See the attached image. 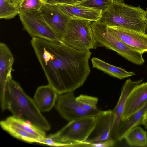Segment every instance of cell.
Instances as JSON below:
<instances>
[{"label":"cell","mask_w":147,"mask_h":147,"mask_svg":"<svg viewBox=\"0 0 147 147\" xmlns=\"http://www.w3.org/2000/svg\"><path fill=\"white\" fill-rule=\"evenodd\" d=\"M31 44L48 81L59 94L82 86L90 69V50L74 49L61 42L33 37Z\"/></svg>","instance_id":"obj_1"},{"label":"cell","mask_w":147,"mask_h":147,"mask_svg":"<svg viewBox=\"0 0 147 147\" xmlns=\"http://www.w3.org/2000/svg\"><path fill=\"white\" fill-rule=\"evenodd\" d=\"M6 109L13 115L31 122L44 131L51 128L33 99L24 91L18 82L12 79L7 84L5 96Z\"/></svg>","instance_id":"obj_2"},{"label":"cell","mask_w":147,"mask_h":147,"mask_svg":"<svg viewBox=\"0 0 147 147\" xmlns=\"http://www.w3.org/2000/svg\"><path fill=\"white\" fill-rule=\"evenodd\" d=\"M145 12L140 6L126 4L123 0H114L110 7L102 13L99 21L107 26H119L145 33Z\"/></svg>","instance_id":"obj_3"},{"label":"cell","mask_w":147,"mask_h":147,"mask_svg":"<svg viewBox=\"0 0 147 147\" xmlns=\"http://www.w3.org/2000/svg\"><path fill=\"white\" fill-rule=\"evenodd\" d=\"M92 28L97 47H103L115 51L123 57L137 65L145 62L143 53L127 45L107 29V25L99 21L92 22Z\"/></svg>","instance_id":"obj_4"},{"label":"cell","mask_w":147,"mask_h":147,"mask_svg":"<svg viewBox=\"0 0 147 147\" xmlns=\"http://www.w3.org/2000/svg\"><path fill=\"white\" fill-rule=\"evenodd\" d=\"M92 22L86 20L71 18L62 42L76 50L85 51L97 47L92 28Z\"/></svg>","instance_id":"obj_5"},{"label":"cell","mask_w":147,"mask_h":147,"mask_svg":"<svg viewBox=\"0 0 147 147\" xmlns=\"http://www.w3.org/2000/svg\"><path fill=\"white\" fill-rule=\"evenodd\" d=\"M97 115L69 121L60 130L48 136L57 142L69 143L71 147H85L84 142L94 126Z\"/></svg>","instance_id":"obj_6"},{"label":"cell","mask_w":147,"mask_h":147,"mask_svg":"<svg viewBox=\"0 0 147 147\" xmlns=\"http://www.w3.org/2000/svg\"><path fill=\"white\" fill-rule=\"evenodd\" d=\"M19 16L24 29L32 37H38L53 42L61 39L46 22L40 10L20 13Z\"/></svg>","instance_id":"obj_7"},{"label":"cell","mask_w":147,"mask_h":147,"mask_svg":"<svg viewBox=\"0 0 147 147\" xmlns=\"http://www.w3.org/2000/svg\"><path fill=\"white\" fill-rule=\"evenodd\" d=\"M76 98L74 92L58 94L55 106L63 118L70 121L86 117L97 115L83 109Z\"/></svg>","instance_id":"obj_8"},{"label":"cell","mask_w":147,"mask_h":147,"mask_svg":"<svg viewBox=\"0 0 147 147\" xmlns=\"http://www.w3.org/2000/svg\"><path fill=\"white\" fill-rule=\"evenodd\" d=\"M14 57L5 43H0V99L1 110L6 109L5 96L8 81L12 78L11 72Z\"/></svg>","instance_id":"obj_9"},{"label":"cell","mask_w":147,"mask_h":147,"mask_svg":"<svg viewBox=\"0 0 147 147\" xmlns=\"http://www.w3.org/2000/svg\"><path fill=\"white\" fill-rule=\"evenodd\" d=\"M40 11L48 25L61 40L66 32L71 18L57 5L44 4Z\"/></svg>","instance_id":"obj_10"},{"label":"cell","mask_w":147,"mask_h":147,"mask_svg":"<svg viewBox=\"0 0 147 147\" xmlns=\"http://www.w3.org/2000/svg\"><path fill=\"white\" fill-rule=\"evenodd\" d=\"M107 30L128 46L143 53L147 52V34L118 26H107Z\"/></svg>","instance_id":"obj_11"},{"label":"cell","mask_w":147,"mask_h":147,"mask_svg":"<svg viewBox=\"0 0 147 147\" xmlns=\"http://www.w3.org/2000/svg\"><path fill=\"white\" fill-rule=\"evenodd\" d=\"M114 119L113 110L102 111L97 115L94 126L85 141L95 142L111 138Z\"/></svg>","instance_id":"obj_12"},{"label":"cell","mask_w":147,"mask_h":147,"mask_svg":"<svg viewBox=\"0 0 147 147\" xmlns=\"http://www.w3.org/2000/svg\"><path fill=\"white\" fill-rule=\"evenodd\" d=\"M142 81L141 80L133 81L131 79L127 80L122 89L118 101L113 110L114 114V122L111 138L117 141V132L127 98L134 89Z\"/></svg>","instance_id":"obj_13"},{"label":"cell","mask_w":147,"mask_h":147,"mask_svg":"<svg viewBox=\"0 0 147 147\" xmlns=\"http://www.w3.org/2000/svg\"><path fill=\"white\" fill-rule=\"evenodd\" d=\"M147 101V82L136 86L129 95L121 121L125 120L142 107Z\"/></svg>","instance_id":"obj_14"},{"label":"cell","mask_w":147,"mask_h":147,"mask_svg":"<svg viewBox=\"0 0 147 147\" xmlns=\"http://www.w3.org/2000/svg\"><path fill=\"white\" fill-rule=\"evenodd\" d=\"M59 9L71 18H76L88 20L92 22L99 21L102 12L87 7L74 4L57 5Z\"/></svg>","instance_id":"obj_15"},{"label":"cell","mask_w":147,"mask_h":147,"mask_svg":"<svg viewBox=\"0 0 147 147\" xmlns=\"http://www.w3.org/2000/svg\"><path fill=\"white\" fill-rule=\"evenodd\" d=\"M59 94L50 85L38 87L33 100L41 112H48L55 106Z\"/></svg>","instance_id":"obj_16"},{"label":"cell","mask_w":147,"mask_h":147,"mask_svg":"<svg viewBox=\"0 0 147 147\" xmlns=\"http://www.w3.org/2000/svg\"><path fill=\"white\" fill-rule=\"evenodd\" d=\"M147 111V101L140 109L126 119L121 121L118 130L117 141H121L130 130L141 124L144 115Z\"/></svg>","instance_id":"obj_17"},{"label":"cell","mask_w":147,"mask_h":147,"mask_svg":"<svg viewBox=\"0 0 147 147\" xmlns=\"http://www.w3.org/2000/svg\"><path fill=\"white\" fill-rule=\"evenodd\" d=\"M92 67L120 79H122L134 75L133 72H128L123 69L111 65L101 59L93 57L91 60Z\"/></svg>","instance_id":"obj_18"},{"label":"cell","mask_w":147,"mask_h":147,"mask_svg":"<svg viewBox=\"0 0 147 147\" xmlns=\"http://www.w3.org/2000/svg\"><path fill=\"white\" fill-rule=\"evenodd\" d=\"M0 125L3 129L11 135L25 142L38 143L41 139L21 128L7 123L4 120L1 121Z\"/></svg>","instance_id":"obj_19"},{"label":"cell","mask_w":147,"mask_h":147,"mask_svg":"<svg viewBox=\"0 0 147 147\" xmlns=\"http://www.w3.org/2000/svg\"><path fill=\"white\" fill-rule=\"evenodd\" d=\"M130 146H147V133L140 127L136 126L128 131L124 138Z\"/></svg>","instance_id":"obj_20"},{"label":"cell","mask_w":147,"mask_h":147,"mask_svg":"<svg viewBox=\"0 0 147 147\" xmlns=\"http://www.w3.org/2000/svg\"><path fill=\"white\" fill-rule=\"evenodd\" d=\"M4 120L7 123L21 128L40 139L46 137L45 131L36 127L29 121L13 115L7 117Z\"/></svg>","instance_id":"obj_21"},{"label":"cell","mask_w":147,"mask_h":147,"mask_svg":"<svg viewBox=\"0 0 147 147\" xmlns=\"http://www.w3.org/2000/svg\"><path fill=\"white\" fill-rule=\"evenodd\" d=\"M18 5L12 0H0V18L10 19L19 15Z\"/></svg>","instance_id":"obj_22"},{"label":"cell","mask_w":147,"mask_h":147,"mask_svg":"<svg viewBox=\"0 0 147 147\" xmlns=\"http://www.w3.org/2000/svg\"><path fill=\"white\" fill-rule=\"evenodd\" d=\"M76 98L82 109L88 113L97 115L102 111L97 108L98 100L97 97L81 94Z\"/></svg>","instance_id":"obj_23"},{"label":"cell","mask_w":147,"mask_h":147,"mask_svg":"<svg viewBox=\"0 0 147 147\" xmlns=\"http://www.w3.org/2000/svg\"><path fill=\"white\" fill-rule=\"evenodd\" d=\"M114 0H83L75 4L95 9L101 10L102 13L107 10Z\"/></svg>","instance_id":"obj_24"},{"label":"cell","mask_w":147,"mask_h":147,"mask_svg":"<svg viewBox=\"0 0 147 147\" xmlns=\"http://www.w3.org/2000/svg\"><path fill=\"white\" fill-rule=\"evenodd\" d=\"M44 4L41 0H22L18 5L20 13L40 10Z\"/></svg>","instance_id":"obj_25"},{"label":"cell","mask_w":147,"mask_h":147,"mask_svg":"<svg viewBox=\"0 0 147 147\" xmlns=\"http://www.w3.org/2000/svg\"><path fill=\"white\" fill-rule=\"evenodd\" d=\"M116 141L110 138L103 141L95 142L89 143V147H111L114 146Z\"/></svg>","instance_id":"obj_26"},{"label":"cell","mask_w":147,"mask_h":147,"mask_svg":"<svg viewBox=\"0 0 147 147\" xmlns=\"http://www.w3.org/2000/svg\"><path fill=\"white\" fill-rule=\"evenodd\" d=\"M45 4L59 5L62 4H74L78 2V0H41Z\"/></svg>","instance_id":"obj_27"},{"label":"cell","mask_w":147,"mask_h":147,"mask_svg":"<svg viewBox=\"0 0 147 147\" xmlns=\"http://www.w3.org/2000/svg\"><path fill=\"white\" fill-rule=\"evenodd\" d=\"M22 0H12L13 2L17 4L18 5Z\"/></svg>","instance_id":"obj_28"},{"label":"cell","mask_w":147,"mask_h":147,"mask_svg":"<svg viewBox=\"0 0 147 147\" xmlns=\"http://www.w3.org/2000/svg\"><path fill=\"white\" fill-rule=\"evenodd\" d=\"M145 33L147 34V21H146V26L145 30Z\"/></svg>","instance_id":"obj_29"},{"label":"cell","mask_w":147,"mask_h":147,"mask_svg":"<svg viewBox=\"0 0 147 147\" xmlns=\"http://www.w3.org/2000/svg\"><path fill=\"white\" fill-rule=\"evenodd\" d=\"M145 16L146 19L147 20V8L146 10V11Z\"/></svg>","instance_id":"obj_30"},{"label":"cell","mask_w":147,"mask_h":147,"mask_svg":"<svg viewBox=\"0 0 147 147\" xmlns=\"http://www.w3.org/2000/svg\"><path fill=\"white\" fill-rule=\"evenodd\" d=\"M145 128L147 129V123H145L144 125Z\"/></svg>","instance_id":"obj_31"},{"label":"cell","mask_w":147,"mask_h":147,"mask_svg":"<svg viewBox=\"0 0 147 147\" xmlns=\"http://www.w3.org/2000/svg\"><path fill=\"white\" fill-rule=\"evenodd\" d=\"M78 0V1H83V0Z\"/></svg>","instance_id":"obj_32"},{"label":"cell","mask_w":147,"mask_h":147,"mask_svg":"<svg viewBox=\"0 0 147 147\" xmlns=\"http://www.w3.org/2000/svg\"></svg>","instance_id":"obj_33"}]
</instances>
